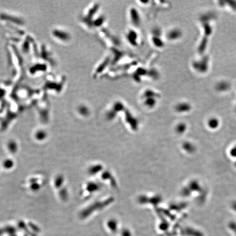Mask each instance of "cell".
I'll return each instance as SVG.
<instances>
[{
    "instance_id": "6da1fadb",
    "label": "cell",
    "mask_w": 236,
    "mask_h": 236,
    "mask_svg": "<svg viewBox=\"0 0 236 236\" xmlns=\"http://www.w3.org/2000/svg\"><path fill=\"white\" fill-rule=\"evenodd\" d=\"M185 232L189 236H203V234L202 232L193 229L188 228Z\"/></svg>"
},
{
    "instance_id": "7a4b0ae2",
    "label": "cell",
    "mask_w": 236,
    "mask_h": 236,
    "mask_svg": "<svg viewBox=\"0 0 236 236\" xmlns=\"http://www.w3.org/2000/svg\"><path fill=\"white\" fill-rule=\"evenodd\" d=\"M229 227L232 231L234 232V234L236 235V223L234 222H231L229 224Z\"/></svg>"
}]
</instances>
